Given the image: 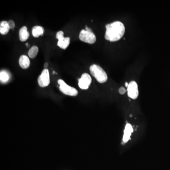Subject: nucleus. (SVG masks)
Here are the masks:
<instances>
[{
    "mask_svg": "<svg viewBox=\"0 0 170 170\" xmlns=\"http://www.w3.org/2000/svg\"><path fill=\"white\" fill-rule=\"evenodd\" d=\"M129 84V83H128V82H125V86H126L127 88L128 87V86Z\"/></svg>",
    "mask_w": 170,
    "mask_h": 170,
    "instance_id": "nucleus-19",
    "label": "nucleus"
},
{
    "mask_svg": "<svg viewBox=\"0 0 170 170\" xmlns=\"http://www.w3.org/2000/svg\"><path fill=\"white\" fill-rule=\"evenodd\" d=\"M38 83L40 86L45 87L48 86L50 83V75L48 69H45L42 71L41 75L38 78Z\"/></svg>",
    "mask_w": 170,
    "mask_h": 170,
    "instance_id": "nucleus-5",
    "label": "nucleus"
},
{
    "mask_svg": "<svg viewBox=\"0 0 170 170\" xmlns=\"http://www.w3.org/2000/svg\"><path fill=\"white\" fill-rule=\"evenodd\" d=\"M8 22L9 26V28L11 29H14L15 28V23H14V21L13 20H9V21H8Z\"/></svg>",
    "mask_w": 170,
    "mask_h": 170,
    "instance_id": "nucleus-16",
    "label": "nucleus"
},
{
    "mask_svg": "<svg viewBox=\"0 0 170 170\" xmlns=\"http://www.w3.org/2000/svg\"><path fill=\"white\" fill-rule=\"evenodd\" d=\"M92 82L91 76L89 74L83 73L81 78L78 79V86L81 89L86 90L89 89Z\"/></svg>",
    "mask_w": 170,
    "mask_h": 170,
    "instance_id": "nucleus-8",
    "label": "nucleus"
},
{
    "mask_svg": "<svg viewBox=\"0 0 170 170\" xmlns=\"http://www.w3.org/2000/svg\"><path fill=\"white\" fill-rule=\"evenodd\" d=\"M58 83L60 85V90L64 94L72 97H75L78 94V91L76 89L67 85L62 79H59Z\"/></svg>",
    "mask_w": 170,
    "mask_h": 170,
    "instance_id": "nucleus-4",
    "label": "nucleus"
},
{
    "mask_svg": "<svg viewBox=\"0 0 170 170\" xmlns=\"http://www.w3.org/2000/svg\"><path fill=\"white\" fill-rule=\"evenodd\" d=\"M128 95L132 99H136L139 95L138 86L136 82L132 81L129 84L127 87Z\"/></svg>",
    "mask_w": 170,
    "mask_h": 170,
    "instance_id": "nucleus-7",
    "label": "nucleus"
},
{
    "mask_svg": "<svg viewBox=\"0 0 170 170\" xmlns=\"http://www.w3.org/2000/svg\"><path fill=\"white\" fill-rule=\"evenodd\" d=\"M44 33V29L41 26H36L32 28V35L35 37H38L40 36H43Z\"/></svg>",
    "mask_w": 170,
    "mask_h": 170,
    "instance_id": "nucleus-13",
    "label": "nucleus"
},
{
    "mask_svg": "<svg viewBox=\"0 0 170 170\" xmlns=\"http://www.w3.org/2000/svg\"><path fill=\"white\" fill-rule=\"evenodd\" d=\"M30 60L28 56L25 55H22L20 57L19 64L22 69H28L30 66Z\"/></svg>",
    "mask_w": 170,
    "mask_h": 170,
    "instance_id": "nucleus-10",
    "label": "nucleus"
},
{
    "mask_svg": "<svg viewBox=\"0 0 170 170\" xmlns=\"http://www.w3.org/2000/svg\"><path fill=\"white\" fill-rule=\"evenodd\" d=\"M90 72L99 83H105L107 81L108 77L106 72L100 66L97 64H93L90 66Z\"/></svg>",
    "mask_w": 170,
    "mask_h": 170,
    "instance_id": "nucleus-2",
    "label": "nucleus"
},
{
    "mask_svg": "<svg viewBox=\"0 0 170 170\" xmlns=\"http://www.w3.org/2000/svg\"><path fill=\"white\" fill-rule=\"evenodd\" d=\"M19 36H20V40L22 42L26 41L28 39L29 33L28 31L27 28L26 26H24L20 29Z\"/></svg>",
    "mask_w": 170,
    "mask_h": 170,
    "instance_id": "nucleus-11",
    "label": "nucleus"
},
{
    "mask_svg": "<svg viewBox=\"0 0 170 170\" xmlns=\"http://www.w3.org/2000/svg\"><path fill=\"white\" fill-rule=\"evenodd\" d=\"M26 46L27 47H28L29 46V44H28V43H26Z\"/></svg>",
    "mask_w": 170,
    "mask_h": 170,
    "instance_id": "nucleus-20",
    "label": "nucleus"
},
{
    "mask_svg": "<svg viewBox=\"0 0 170 170\" xmlns=\"http://www.w3.org/2000/svg\"><path fill=\"white\" fill-rule=\"evenodd\" d=\"M48 66V63H47V62H46V63H44V68H45V69H47V68Z\"/></svg>",
    "mask_w": 170,
    "mask_h": 170,
    "instance_id": "nucleus-18",
    "label": "nucleus"
},
{
    "mask_svg": "<svg viewBox=\"0 0 170 170\" xmlns=\"http://www.w3.org/2000/svg\"><path fill=\"white\" fill-rule=\"evenodd\" d=\"M9 28L8 22L6 21H2L0 24V33L3 35H5L8 33Z\"/></svg>",
    "mask_w": 170,
    "mask_h": 170,
    "instance_id": "nucleus-12",
    "label": "nucleus"
},
{
    "mask_svg": "<svg viewBox=\"0 0 170 170\" xmlns=\"http://www.w3.org/2000/svg\"><path fill=\"white\" fill-rule=\"evenodd\" d=\"M106 32L105 37L110 42L118 41L124 36L125 28L124 24L120 21H115L105 26Z\"/></svg>",
    "mask_w": 170,
    "mask_h": 170,
    "instance_id": "nucleus-1",
    "label": "nucleus"
},
{
    "mask_svg": "<svg viewBox=\"0 0 170 170\" xmlns=\"http://www.w3.org/2000/svg\"><path fill=\"white\" fill-rule=\"evenodd\" d=\"M126 89H125L124 87H121L119 89V93L121 94H124L126 93Z\"/></svg>",
    "mask_w": 170,
    "mask_h": 170,
    "instance_id": "nucleus-17",
    "label": "nucleus"
},
{
    "mask_svg": "<svg viewBox=\"0 0 170 170\" xmlns=\"http://www.w3.org/2000/svg\"><path fill=\"white\" fill-rule=\"evenodd\" d=\"M39 48L36 46H33L28 51V56L31 58H34L37 55L38 52H39Z\"/></svg>",
    "mask_w": 170,
    "mask_h": 170,
    "instance_id": "nucleus-14",
    "label": "nucleus"
},
{
    "mask_svg": "<svg viewBox=\"0 0 170 170\" xmlns=\"http://www.w3.org/2000/svg\"><path fill=\"white\" fill-rule=\"evenodd\" d=\"M9 79V75L7 72L4 70L1 71L0 73V79L2 83H6L8 81Z\"/></svg>",
    "mask_w": 170,
    "mask_h": 170,
    "instance_id": "nucleus-15",
    "label": "nucleus"
},
{
    "mask_svg": "<svg viewBox=\"0 0 170 170\" xmlns=\"http://www.w3.org/2000/svg\"><path fill=\"white\" fill-rule=\"evenodd\" d=\"M63 31H60L58 32L56 35V39H58L57 45L59 47L62 49H66L70 43V37H64Z\"/></svg>",
    "mask_w": 170,
    "mask_h": 170,
    "instance_id": "nucleus-6",
    "label": "nucleus"
},
{
    "mask_svg": "<svg viewBox=\"0 0 170 170\" xmlns=\"http://www.w3.org/2000/svg\"><path fill=\"white\" fill-rule=\"evenodd\" d=\"M79 39L82 42L89 44H93L96 42L97 38L96 35L92 32L90 28L86 26V29L81 31L79 35Z\"/></svg>",
    "mask_w": 170,
    "mask_h": 170,
    "instance_id": "nucleus-3",
    "label": "nucleus"
},
{
    "mask_svg": "<svg viewBox=\"0 0 170 170\" xmlns=\"http://www.w3.org/2000/svg\"><path fill=\"white\" fill-rule=\"evenodd\" d=\"M133 132V127L131 124H127L125 127L124 131V136H123V141L124 143H127L130 139L131 135Z\"/></svg>",
    "mask_w": 170,
    "mask_h": 170,
    "instance_id": "nucleus-9",
    "label": "nucleus"
}]
</instances>
